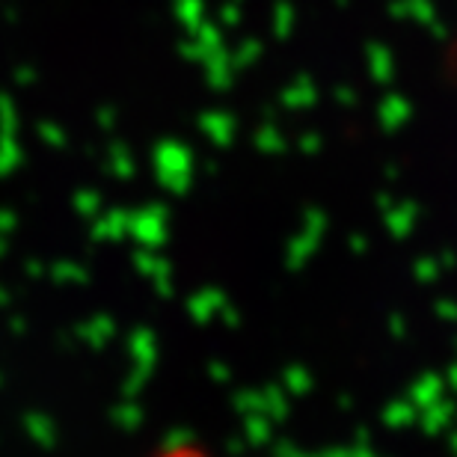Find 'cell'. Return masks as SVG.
<instances>
[{
	"instance_id": "6da1fadb",
	"label": "cell",
	"mask_w": 457,
	"mask_h": 457,
	"mask_svg": "<svg viewBox=\"0 0 457 457\" xmlns=\"http://www.w3.org/2000/svg\"><path fill=\"white\" fill-rule=\"evenodd\" d=\"M145 457H220V454L212 452L199 440H190V436H172V440L154 445Z\"/></svg>"
}]
</instances>
